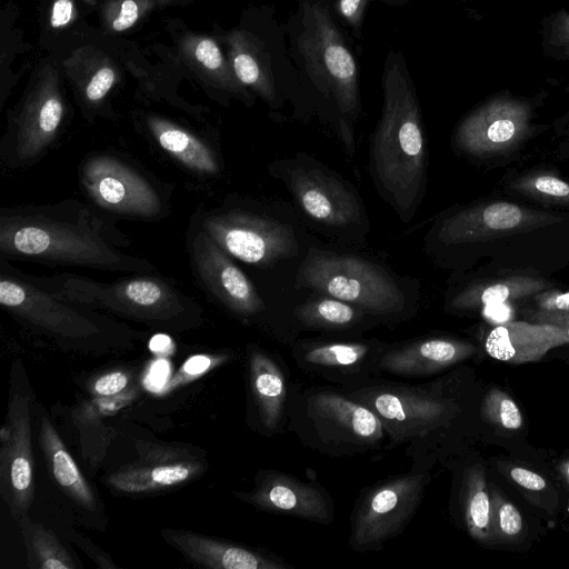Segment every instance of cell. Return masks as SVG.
Listing matches in <instances>:
<instances>
[{
	"label": "cell",
	"instance_id": "1",
	"mask_svg": "<svg viewBox=\"0 0 569 569\" xmlns=\"http://www.w3.org/2000/svg\"><path fill=\"white\" fill-rule=\"evenodd\" d=\"M86 209L59 203L2 210L0 251L46 262L106 270L150 271L152 264L124 254Z\"/></svg>",
	"mask_w": 569,
	"mask_h": 569
},
{
	"label": "cell",
	"instance_id": "2",
	"mask_svg": "<svg viewBox=\"0 0 569 569\" xmlns=\"http://www.w3.org/2000/svg\"><path fill=\"white\" fill-rule=\"evenodd\" d=\"M383 107L372 143L377 180L393 207H415L426 176V144L418 99L403 56L390 50L382 76Z\"/></svg>",
	"mask_w": 569,
	"mask_h": 569
},
{
	"label": "cell",
	"instance_id": "3",
	"mask_svg": "<svg viewBox=\"0 0 569 569\" xmlns=\"http://www.w3.org/2000/svg\"><path fill=\"white\" fill-rule=\"evenodd\" d=\"M341 389L376 413L389 445L406 446V455L413 462L432 467L458 415V402L446 378L411 385L378 376Z\"/></svg>",
	"mask_w": 569,
	"mask_h": 569
},
{
	"label": "cell",
	"instance_id": "4",
	"mask_svg": "<svg viewBox=\"0 0 569 569\" xmlns=\"http://www.w3.org/2000/svg\"><path fill=\"white\" fill-rule=\"evenodd\" d=\"M289 421L308 446L331 456L375 451L387 440L376 413L335 386L289 389Z\"/></svg>",
	"mask_w": 569,
	"mask_h": 569
},
{
	"label": "cell",
	"instance_id": "5",
	"mask_svg": "<svg viewBox=\"0 0 569 569\" xmlns=\"http://www.w3.org/2000/svg\"><path fill=\"white\" fill-rule=\"evenodd\" d=\"M27 278L60 299L149 323L186 325L200 312L194 301L169 281L156 277H131L107 283L69 273Z\"/></svg>",
	"mask_w": 569,
	"mask_h": 569
},
{
	"label": "cell",
	"instance_id": "6",
	"mask_svg": "<svg viewBox=\"0 0 569 569\" xmlns=\"http://www.w3.org/2000/svg\"><path fill=\"white\" fill-rule=\"evenodd\" d=\"M302 287L337 298L378 316L405 308V296L379 266L352 254L310 248L298 271Z\"/></svg>",
	"mask_w": 569,
	"mask_h": 569
},
{
	"label": "cell",
	"instance_id": "7",
	"mask_svg": "<svg viewBox=\"0 0 569 569\" xmlns=\"http://www.w3.org/2000/svg\"><path fill=\"white\" fill-rule=\"evenodd\" d=\"M431 466L412 468L367 488L350 517L349 546L356 552L379 551L400 535L417 512L431 481Z\"/></svg>",
	"mask_w": 569,
	"mask_h": 569
},
{
	"label": "cell",
	"instance_id": "8",
	"mask_svg": "<svg viewBox=\"0 0 569 569\" xmlns=\"http://www.w3.org/2000/svg\"><path fill=\"white\" fill-rule=\"evenodd\" d=\"M302 30L298 49L307 73L338 109L356 117L359 111L358 68L328 8L320 2L302 6Z\"/></svg>",
	"mask_w": 569,
	"mask_h": 569
},
{
	"label": "cell",
	"instance_id": "9",
	"mask_svg": "<svg viewBox=\"0 0 569 569\" xmlns=\"http://www.w3.org/2000/svg\"><path fill=\"white\" fill-rule=\"evenodd\" d=\"M0 303L27 325L56 338L86 340L102 331L99 318L83 305L56 297L27 276L1 269Z\"/></svg>",
	"mask_w": 569,
	"mask_h": 569
},
{
	"label": "cell",
	"instance_id": "10",
	"mask_svg": "<svg viewBox=\"0 0 569 569\" xmlns=\"http://www.w3.org/2000/svg\"><path fill=\"white\" fill-rule=\"evenodd\" d=\"M63 114L58 74L47 67L10 121L1 144L2 158L11 167L36 161L56 139Z\"/></svg>",
	"mask_w": 569,
	"mask_h": 569
},
{
	"label": "cell",
	"instance_id": "11",
	"mask_svg": "<svg viewBox=\"0 0 569 569\" xmlns=\"http://www.w3.org/2000/svg\"><path fill=\"white\" fill-rule=\"evenodd\" d=\"M533 109L525 100L497 97L475 109L459 123L455 141L466 154L482 159L509 156L532 136Z\"/></svg>",
	"mask_w": 569,
	"mask_h": 569
},
{
	"label": "cell",
	"instance_id": "12",
	"mask_svg": "<svg viewBox=\"0 0 569 569\" xmlns=\"http://www.w3.org/2000/svg\"><path fill=\"white\" fill-rule=\"evenodd\" d=\"M203 230L230 256L254 266H269L292 256V229L277 220L247 212L210 214Z\"/></svg>",
	"mask_w": 569,
	"mask_h": 569
},
{
	"label": "cell",
	"instance_id": "13",
	"mask_svg": "<svg viewBox=\"0 0 569 569\" xmlns=\"http://www.w3.org/2000/svg\"><path fill=\"white\" fill-rule=\"evenodd\" d=\"M81 181L90 198L108 211L153 218L162 209L154 188L114 157L99 154L89 158L82 166Z\"/></svg>",
	"mask_w": 569,
	"mask_h": 569
},
{
	"label": "cell",
	"instance_id": "14",
	"mask_svg": "<svg viewBox=\"0 0 569 569\" xmlns=\"http://www.w3.org/2000/svg\"><path fill=\"white\" fill-rule=\"evenodd\" d=\"M561 221V217L506 200L482 201L443 220L439 238L462 244L518 234Z\"/></svg>",
	"mask_w": 569,
	"mask_h": 569
},
{
	"label": "cell",
	"instance_id": "15",
	"mask_svg": "<svg viewBox=\"0 0 569 569\" xmlns=\"http://www.w3.org/2000/svg\"><path fill=\"white\" fill-rule=\"evenodd\" d=\"M1 496L14 519L28 515L34 496V465L28 397L14 393L1 429Z\"/></svg>",
	"mask_w": 569,
	"mask_h": 569
},
{
	"label": "cell",
	"instance_id": "16",
	"mask_svg": "<svg viewBox=\"0 0 569 569\" xmlns=\"http://www.w3.org/2000/svg\"><path fill=\"white\" fill-rule=\"evenodd\" d=\"M387 345L377 340L306 341L293 347L297 366L341 388L380 376L378 360Z\"/></svg>",
	"mask_w": 569,
	"mask_h": 569
},
{
	"label": "cell",
	"instance_id": "17",
	"mask_svg": "<svg viewBox=\"0 0 569 569\" xmlns=\"http://www.w3.org/2000/svg\"><path fill=\"white\" fill-rule=\"evenodd\" d=\"M240 497L262 511L320 525H329L335 519L333 501L326 489L278 470H260L252 490Z\"/></svg>",
	"mask_w": 569,
	"mask_h": 569
},
{
	"label": "cell",
	"instance_id": "18",
	"mask_svg": "<svg viewBox=\"0 0 569 569\" xmlns=\"http://www.w3.org/2000/svg\"><path fill=\"white\" fill-rule=\"evenodd\" d=\"M191 254L203 286L227 308L243 317L264 310L266 305L251 281L204 230L193 236Z\"/></svg>",
	"mask_w": 569,
	"mask_h": 569
},
{
	"label": "cell",
	"instance_id": "19",
	"mask_svg": "<svg viewBox=\"0 0 569 569\" xmlns=\"http://www.w3.org/2000/svg\"><path fill=\"white\" fill-rule=\"evenodd\" d=\"M475 352L473 345L446 337L387 345L378 360V372L400 378H426L458 365Z\"/></svg>",
	"mask_w": 569,
	"mask_h": 569
},
{
	"label": "cell",
	"instance_id": "20",
	"mask_svg": "<svg viewBox=\"0 0 569 569\" xmlns=\"http://www.w3.org/2000/svg\"><path fill=\"white\" fill-rule=\"evenodd\" d=\"M289 187L303 212L320 223L346 227L360 217L356 196L339 180L317 169H295Z\"/></svg>",
	"mask_w": 569,
	"mask_h": 569
},
{
	"label": "cell",
	"instance_id": "21",
	"mask_svg": "<svg viewBox=\"0 0 569 569\" xmlns=\"http://www.w3.org/2000/svg\"><path fill=\"white\" fill-rule=\"evenodd\" d=\"M161 537L188 561L212 569H288L277 557L197 532L163 529Z\"/></svg>",
	"mask_w": 569,
	"mask_h": 569
},
{
	"label": "cell",
	"instance_id": "22",
	"mask_svg": "<svg viewBox=\"0 0 569 569\" xmlns=\"http://www.w3.org/2000/svg\"><path fill=\"white\" fill-rule=\"evenodd\" d=\"M569 342L557 326L530 321H508L493 327L486 336V352L510 365L535 362L553 348Z\"/></svg>",
	"mask_w": 569,
	"mask_h": 569
},
{
	"label": "cell",
	"instance_id": "23",
	"mask_svg": "<svg viewBox=\"0 0 569 569\" xmlns=\"http://www.w3.org/2000/svg\"><path fill=\"white\" fill-rule=\"evenodd\" d=\"M249 383L259 426L272 435L287 422L289 385L281 366L268 352L251 347L248 356Z\"/></svg>",
	"mask_w": 569,
	"mask_h": 569
},
{
	"label": "cell",
	"instance_id": "24",
	"mask_svg": "<svg viewBox=\"0 0 569 569\" xmlns=\"http://www.w3.org/2000/svg\"><path fill=\"white\" fill-rule=\"evenodd\" d=\"M203 471L194 460H153L127 465L107 477L106 483L123 493H150L182 485Z\"/></svg>",
	"mask_w": 569,
	"mask_h": 569
},
{
	"label": "cell",
	"instance_id": "25",
	"mask_svg": "<svg viewBox=\"0 0 569 569\" xmlns=\"http://www.w3.org/2000/svg\"><path fill=\"white\" fill-rule=\"evenodd\" d=\"M553 288V282L535 274L508 273L479 279L461 289L451 300L457 310H475L509 301L527 300L538 292Z\"/></svg>",
	"mask_w": 569,
	"mask_h": 569
},
{
	"label": "cell",
	"instance_id": "26",
	"mask_svg": "<svg viewBox=\"0 0 569 569\" xmlns=\"http://www.w3.org/2000/svg\"><path fill=\"white\" fill-rule=\"evenodd\" d=\"M39 442L47 466L59 487L80 507L94 511L97 501L91 487L46 416L40 421Z\"/></svg>",
	"mask_w": 569,
	"mask_h": 569
},
{
	"label": "cell",
	"instance_id": "27",
	"mask_svg": "<svg viewBox=\"0 0 569 569\" xmlns=\"http://www.w3.org/2000/svg\"><path fill=\"white\" fill-rule=\"evenodd\" d=\"M228 56L232 70L243 87L258 93L268 103L276 100V86L268 54L257 38L234 30L227 36Z\"/></svg>",
	"mask_w": 569,
	"mask_h": 569
},
{
	"label": "cell",
	"instance_id": "28",
	"mask_svg": "<svg viewBox=\"0 0 569 569\" xmlns=\"http://www.w3.org/2000/svg\"><path fill=\"white\" fill-rule=\"evenodd\" d=\"M147 126L158 146L188 169L201 174L218 173L216 154L200 138L160 117H149Z\"/></svg>",
	"mask_w": 569,
	"mask_h": 569
},
{
	"label": "cell",
	"instance_id": "29",
	"mask_svg": "<svg viewBox=\"0 0 569 569\" xmlns=\"http://www.w3.org/2000/svg\"><path fill=\"white\" fill-rule=\"evenodd\" d=\"M503 186L511 194L546 206L569 208V179L551 169L538 167L511 173Z\"/></svg>",
	"mask_w": 569,
	"mask_h": 569
},
{
	"label": "cell",
	"instance_id": "30",
	"mask_svg": "<svg viewBox=\"0 0 569 569\" xmlns=\"http://www.w3.org/2000/svg\"><path fill=\"white\" fill-rule=\"evenodd\" d=\"M32 569H76L78 566L53 531L28 515L16 519Z\"/></svg>",
	"mask_w": 569,
	"mask_h": 569
},
{
	"label": "cell",
	"instance_id": "31",
	"mask_svg": "<svg viewBox=\"0 0 569 569\" xmlns=\"http://www.w3.org/2000/svg\"><path fill=\"white\" fill-rule=\"evenodd\" d=\"M181 50L187 61L213 84L234 93H244L243 86L214 40L204 36H187L181 42Z\"/></svg>",
	"mask_w": 569,
	"mask_h": 569
},
{
	"label": "cell",
	"instance_id": "32",
	"mask_svg": "<svg viewBox=\"0 0 569 569\" xmlns=\"http://www.w3.org/2000/svg\"><path fill=\"white\" fill-rule=\"evenodd\" d=\"M293 313L308 328L343 330L358 325L367 312L349 302L327 296L299 305Z\"/></svg>",
	"mask_w": 569,
	"mask_h": 569
},
{
	"label": "cell",
	"instance_id": "33",
	"mask_svg": "<svg viewBox=\"0 0 569 569\" xmlns=\"http://www.w3.org/2000/svg\"><path fill=\"white\" fill-rule=\"evenodd\" d=\"M465 518L469 531L477 538L487 536L490 521V500L483 478L477 468L467 470L465 476Z\"/></svg>",
	"mask_w": 569,
	"mask_h": 569
},
{
	"label": "cell",
	"instance_id": "34",
	"mask_svg": "<svg viewBox=\"0 0 569 569\" xmlns=\"http://www.w3.org/2000/svg\"><path fill=\"white\" fill-rule=\"evenodd\" d=\"M527 300L525 313L530 322L563 328L569 321V291L550 288Z\"/></svg>",
	"mask_w": 569,
	"mask_h": 569
},
{
	"label": "cell",
	"instance_id": "35",
	"mask_svg": "<svg viewBox=\"0 0 569 569\" xmlns=\"http://www.w3.org/2000/svg\"><path fill=\"white\" fill-rule=\"evenodd\" d=\"M149 7V0H112L106 8L108 26L113 31H124L131 28Z\"/></svg>",
	"mask_w": 569,
	"mask_h": 569
},
{
	"label": "cell",
	"instance_id": "36",
	"mask_svg": "<svg viewBox=\"0 0 569 569\" xmlns=\"http://www.w3.org/2000/svg\"><path fill=\"white\" fill-rule=\"evenodd\" d=\"M226 356H193L189 358L179 369L177 375L170 381H168L167 387L163 390H171L183 383L194 380L199 376L226 361Z\"/></svg>",
	"mask_w": 569,
	"mask_h": 569
},
{
	"label": "cell",
	"instance_id": "37",
	"mask_svg": "<svg viewBox=\"0 0 569 569\" xmlns=\"http://www.w3.org/2000/svg\"><path fill=\"white\" fill-rule=\"evenodd\" d=\"M114 82V69L109 64L100 66L84 84V99L92 104L100 102L108 94Z\"/></svg>",
	"mask_w": 569,
	"mask_h": 569
},
{
	"label": "cell",
	"instance_id": "38",
	"mask_svg": "<svg viewBox=\"0 0 569 569\" xmlns=\"http://www.w3.org/2000/svg\"><path fill=\"white\" fill-rule=\"evenodd\" d=\"M336 9L338 13L345 19V21L355 30L357 34H360L363 14L368 3L372 0H335ZM386 3H400L405 0H378Z\"/></svg>",
	"mask_w": 569,
	"mask_h": 569
},
{
	"label": "cell",
	"instance_id": "39",
	"mask_svg": "<svg viewBox=\"0 0 569 569\" xmlns=\"http://www.w3.org/2000/svg\"><path fill=\"white\" fill-rule=\"evenodd\" d=\"M549 46L569 58V13L566 11L558 12L550 23Z\"/></svg>",
	"mask_w": 569,
	"mask_h": 569
},
{
	"label": "cell",
	"instance_id": "40",
	"mask_svg": "<svg viewBox=\"0 0 569 569\" xmlns=\"http://www.w3.org/2000/svg\"><path fill=\"white\" fill-rule=\"evenodd\" d=\"M129 382L128 376L122 371H112L99 377L93 383V392L101 397H111L120 393Z\"/></svg>",
	"mask_w": 569,
	"mask_h": 569
},
{
	"label": "cell",
	"instance_id": "41",
	"mask_svg": "<svg viewBox=\"0 0 569 569\" xmlns=\"http://www.w3.org/2000/svg\"><path fill=\"white\" fill-rule=\"evenodd\" d=\"M499 526L508 536H516L521 531V516L518 509L511 503L506 502L499 508Z\"/></svg>",
	"mask_w": 569,
	"mask_h": 569
},
{
	"label": "cell",
	"instance_id": "42",
	"mask_svg": "<svg viewBox=\"0 0 569 569\" xmlns=\"http://www.w3.org/2000/svg\"><path fill=\"white\" fill-rule=\"evenodd\" d=\"M500 423L507 429H519L522 425V416L518 406L510 399L503 398L498 406Z\"/></svg>",
	"mask_w": 569,
	"mask_h": 569
},
{
	"label": "cell",
	"instance_id": "43",
	"mask_svg": "<svg viewBox=\"0 0 569 569\" xmlns=\"http://www.w3.org/2000/svg\"><path fill=\"white\" fill-rule=\"evenodd\" d=\"M74 6L72 0H56L50 11V24L53 28L67 26L73 17Z\"/></svg>",
	"mask_w": 569,
	"mask_h": 569
},
{
	"label": "cell",
	"instance_id": "44",
	"mask_svg": "<svg viewBox=\"0 0 569 569\" xmlns=\"http://www.w3.org/2000/svg\"><path fill=\"white\" fill-rule=\"evenodd\" d=\"M510 475L518 485L526 489L539 491L546 487V481L542 477L525 468H513Z\"/></svg>",
	"mask_w": 569,
	"mask_h": 569
},
{
	"label": "cell",
	"instance_id": "45",
	"mask_svg": "<svg viewBox=\"0 0 569 569\" xmlns=\"http://www.w3.org/2000/svg\"><path fill=\"white\" fill-rule=\"evenodd\" d=\"M171 346V340L167 336H156L150 343V348L156 352H168V347Z\"/></svg>",
	"mask_w": 569,
	"mask_h": 569
},
{
	"label": "cell",
	"instance_id": "46",
	"mask_svg": "<svg viewBox=\"0 0 569 569\" xmlns=\"http://www.w3.org/2000/svg\"><path fill=\"white\" fill-rule=\"evenodd\" d=\"M568 127H569V111L561 118L557 119L553 123V128H555L557 134H560Z\"/></svg>",
	"mask_w": 569,
	"mask_h": 569
},
{
	"label": "cell",
	"instance_id": "47",
	"mask_svg": "<svg viewBox=\"0 0 569 569\" xmlns=\"http://www.w3.org/2000/svg\"><path fill=\"white\" fill-rule=\"evenodd\" d=\"M562 329L566 331V333L569 338V321L565 325V327Z\"/></svg>",
	"mask_w": 569,
	"mask_h": 569
},
{
	"label": "cell",
	"instance_id": "48",
	"mask_svg": "<svg viewBox=\"0 0 569 569\" xmlns=\"http://www.w3.org/2000/svg\"><path fill=\"white\" fill-rule=\"evenodd\" d=\"M565 472H566V475H567V478L569 479V465L566 467Z\"/></svg>",
	"mask_w": 569,
	"mask_h": 569
}]
</instances>
